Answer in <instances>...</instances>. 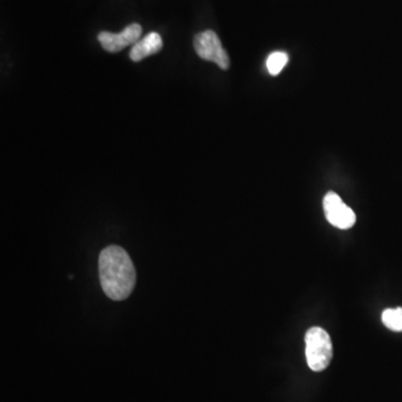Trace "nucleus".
I'll return each instance as SVG.
<instances>
[{"mask_svg":"<svg viewBox=\"0 0 402 402\" xmlns=\"http://www.w3.org/2000/svg\"><path fill=\"white\" fill-rule=\"evenodd\" d=\"M384 327L394 332H402V307L387 309L382 312Z\"/></svg>","mask_w":402,"mask_h":402,"instance_id":"0eeeda50","label":"nucleus"},{"mask_svg":"<svg viewBox=\"0 0 402 402\" xmlns=\"http://www.w3.org/2000/svg\"><path fill=\"white\" fill-rule=\"evenodd\" d=\"M288 62V55L284 51H275L268 56L266 67L270 75H277L282 72Z\"/></svg>","mask_w":402,"mask_h":402,"instance_id":"6e6552de","label":"nucleus"},{"mask_svg":"<svg viewBox=\"0 0 402 402\" xmlns=\"http://www.w3.org/2000/svg\"><path fill=\"white\" fill-rule=\"evenodd\" d=\"M325 217L331 225L339 229H350L355 226L357 216L335 192H327L323 200Z\"/></svg>","mask_w":402,"mask_h":402,"instance_id":"20e7f679","label":"nucleus"},{"mask_svg":"<svg viewBox=\"0 0 402 402\" xmlns=\"http://www.w3.org/2000/svg\"><path fill=\"white\" fill-rule=\"evenodd\" d=\"M193 46L197 54L202 60L213 62L222 69H227L230 67L228 54L225 48L222 47L220 37L217 36L213 30H204L196 35Z\"/></svg>","mask_w":402,"mask_h":402,"instance_id":"7ed1b4c3","label":"nucleus"},{"mask_svg":"<svg viewBox=\"0 0 402 402\" xmlns=\"http://www.w3.org/2000/svg\"><path fill=\"white\" fill-rule=\"evenodd\" d=\"M142 27L139 24H131L126 26L121 33L113 34L102 32L99 34L97 39L102 47L110 53H117L130 45H134L140 40Z\"/></svg>","mask_w":402,"mask_h":402,"instance_id":"39448f33","label":"nucleus"},{"mask_svg":"<svg viewBox=\"0 0 402 402\" xmlns=\"http://www.w3.org/2000/svg\"><path fill=\"white\" fill-rule=\"evenodd\" d=\"M305 355L309 369L321 373L330 366L333 346L330 335L321 327H312L305 335Z\"/></svg>","mask_w":402,"mask_h":402,"instance_id":"f03ea898","label":"nucleus"},{"mask_svg":"<svg viewBox=\"0 0 402 402\" xmlns=\"http://www.w3.org/2000/svg\"><path fill=\"white\" fill-rule=\"evenodd\" d=\"M99 274L103 292L108 298L119 302L132 294L137 273L132 259L122 247L111 245L99 252Z\"/></svg>","mask_w":402,"mask_h":402,"instance_id":"f257e3e1","label":"nucleus"},{"mask_svg":"<svg viewBox=\"0 0 402 402\" xmlns=\"http://www.w3.org/2000/svg\"><path fill=\"white\" fill-rule=\"evenodd\" d=\"M163 46V38L159 34L150 33L144 38L135 43L130 53V58L133 62H140L147 56L156 54L158 51H161Z\"/></svg>","mask_w":402,"mask_h":402,"instance_id":"423d86ee","label":"nucleus"}]
</instances>
